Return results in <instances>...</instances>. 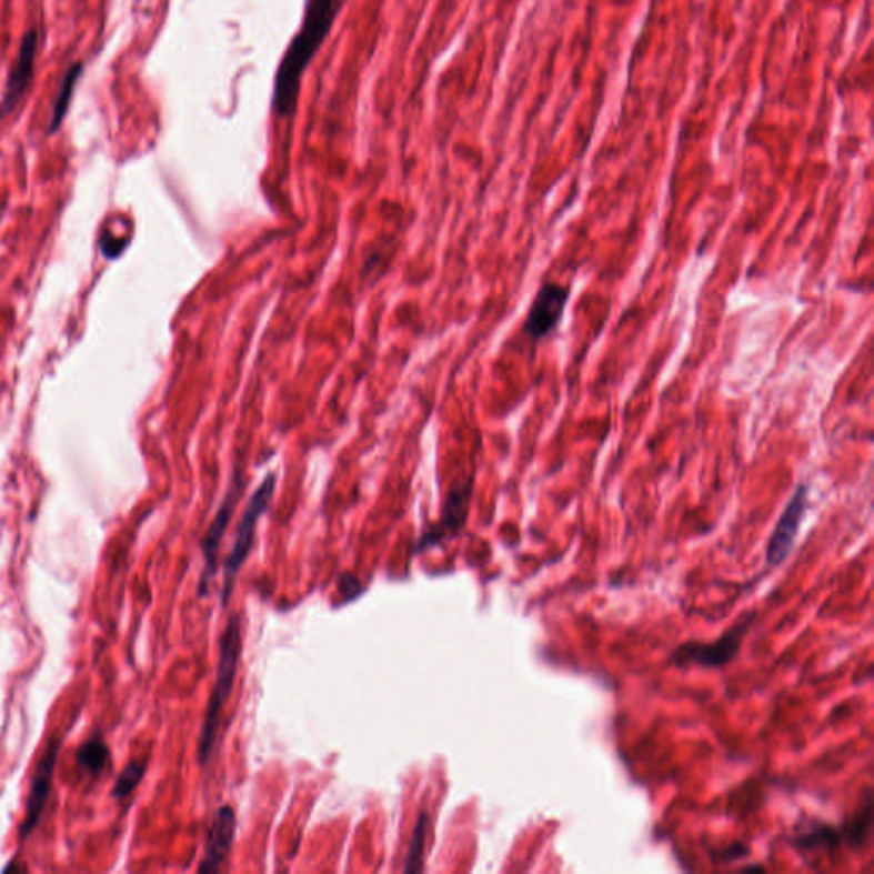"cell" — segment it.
I'll return each instance as SVG.
<instances>
[{"label": "cell", "instance_id": "cell-1", "mask_svg": "<svg viewBox=\"0 0 874 874\" xmlns=\"http://www.w3.org/2000/svg\"><path fill=\"white\" fill-rule=\"evenodd\" d=\"M339 11V0H310L303 27L295 34L291 47L279 66L273 88V111L279 117L294 113L301 79L308 63L329 34Z\"/></svg>", "mask_w": 874, "mask_h": 874}, {"label": "cell", "instance_id": "cell-2", "mask_svg": "<svg viewBox=\"0 0 874 874\" xmlns=\"http://www.w3.org/2000/svg\"><path fill=\"white\" fill-rule=\"evenodd\" d=\"M241 647H243L241 644V616L240 613H233L229 616L228 624L222 632L218 675H215L214 690L209 699L205 721H203L202 733H200L199 759L202 765H205L214 753L219 724H221V712L225 702L229 701V695L233 692Z\"/></svg>", "mask_w": 874, "mask_h": 874}, {"label": "cell", "instance_id": "cell-3", "mask_svg": "<svg viewBox=\"0 0 874 874\" xmlns=\"http://www.w3.org/2000/svg\"><path fill=\"white\" fill-rule=\"evenodd\" d=\"M273 491H275V475L265 476L260 488L257 489L255 494H253V498L248 502L243 516H241L233 550H231V554H229L228 561H225L224 587H222V603H224V605H228L229 596L233 593L238 572L243 567L244 561H247L248 555H250L251 546H253V539H255L257 524H259L260 516L269 510L270 502H272L273 498Z\"/></svg>", "mask_w": 874, "mask_h": 874}, {"label": "cell", "instance_id": "cell-4", "mask_svg": "<svg viewBox=\"0 0 874 874\" xmlns=\"http://www.w3.org/2000/svg\"><path fill=\"white\" fill-rule=\"evenodd\" d=\"M753 619H755L753 613H746L726 634L721 635L712 644H701V642L683 644L672 654V663L676 666L694 663L704 669H723L739 654L743 639L752 627Z\"/></svg>", "mask_w": 874, "mask_h": 874}, {"label": "cell", "instance_id": "cell-5", "mask_svg": "<svg viewBox=\"0 0 874 874\" xmlns=\"http://www.w3.org/2000/svg\"><path fill=\"white\" fill-rule=\"evenodd\" d=\"M59 752L60 739H53L47 745L40 762H38L37 771H34L33 778H31L30 794H28L27 815H24L21 828H19V838L21 841H27L30 837L31 832L37 828L41 815H43L44 806H47V801H49L50 793H52L53 774H56Z\"/></svg>", "mask_w": 874, "mask_h": 874}, {"label": "cell", "instance_id": "cell-6", "mask_svg": "<svg viewBox=\"0 0 874 874\" xmlns=\"http://www.w3.org/2000/svg\"><path fill=\"white\" fill-rule=\"evenodd\" d=\"M569 301V289L555 282H545L536 292L532 308L524 320V332L533 340H542L557 329Z\"/></svg>", "mask_w": 874, "mask_h": 874}, {"label": "cell", "instance_id": "cell-7", "mask_svg": "<svg viewBox=\"0 0 874 874\" xmlns=\"http://www.w3.org/2000/svg\"><path fill=\"white\" fill-rule=\"evenodd\" d=\"M38 33L34 30L27 31L22 37L16 62L12 63L8 81H6L4 97L0 101V119H4L14 111L19 101L24 98L34 76V59H37Z\"/></svg>", "mask_w": 874, "mask_h": 874}, {"label": "cell", "instance_id": "cell-8", "mask_svg": "<svg viewBox=\"0 0 874 874\" xmlns=\"http://www.w3.org/2000/svg\"><path fill=\"white\" fill-rule=\"evenodd\" d=\"M806 494H808L806 488L800 485L791 501L787 502L786 510L778 518L777 526H775L774 533L768 540V564H782L790 555L794 540H796L797 532H800L801 520H803L804 511H806Z\"/></svg>", "mask_w": 874, "mask_h": 874}, {"label": "cell", "instance_id": "cell-9", "mask_svg": "<svg viewBox=\"0 0 874 874\" xmlns=\"http://www.w3.org/2000/svg\"><path fill=\"white\" fill-rule=\"evenodd\" d=\"M237 831V813L231 806H221L212 820L211 831L207 835L205 854L200 873H218L225 863Z\"/></svg>", "mask_w": 874, "mask_h": 874}, {"label": "cell", "instance_id": "cell-10", "mask_svg": "<svg viewBox=\"0 0 874 874\" xmlns=\"http://www.w3.org/2000/svg\"><path fill=\"white\" fill-rule=\"evenodd\" d=\"M241 489L238 484L231 485L228 495L222 501L211 528L207 530L205 536L202 540V552L205 557V569H203L202 577H200L199 591L200 594H205L207 584L214 577L215 565H218V552L221 546L222 536L228 530L229 521L233 518L234 505H237L238 498H240Z\"/></svg>", "mask_w": 874, "mask_h": 874}, {"label": "cell", "instance_id": "cell-11", "mask_svg": "<svg viewBox=\"0 0 874 874\" xmlns=\"http://www.w3.org/2000/svg\"><path fill=\"white\" fill-rule=\"evenodd\" d=\"M470 498H472V480L465 484H456L451 489L446 502H444L440 533H456L463 526L466 513H469Z\"/></svg>", "mask_w": 874, "mask_h": 874}, {"label": "cell", "instance_id": "cell-12", "mask_svg": "<svg viewBox=\"0 0 874 874\" xmlns=\"http://www.w3.org/2000/svg\"><path fill=\"white\" fill-rule=\"evenodd\" d=\"M81 76L82 62L72 63V66L69 67V71L63 76L62 82H60L59 86V91H57L56 101H53L52 117H50V133L57 132L60 125H62L67 111H69V104H71L72 97H74L76 84H78Z\"/></svg>", "mask_w": 874, "mask_h": 874}, {"label": "cell", "instance_id": "cell-13", "mask_svg": "<svg viewBox=\"0 0 874 874\" xmlns=\"http://www.w3.org/2000/svg\"><path fill=\"white\" fill-rule=\"evenodd\" d=\"M108 761H110V749L101 736L86 740L76 753L78 767L93 777H98L107 768Z\"/></svg>", "mask_w": 874, "mask_h": 874}, {"label": "cell", "instance_id": "cell-14", "mask_svg": "<svg viewBox=\"0 0 874 874\" xmlns=\"http://www.w3.org/2000/svg\"><path fill=\"white\" fill-rule=\"evenodd\" d=\"M871 820H873V803H871V794L866 793L863 806H860L857 812L845 822L841 831L842 837L851 847H863L864 842L870 837Z\"/></svg>", "mask_w": 874, "mask_h": 874}, {"label": "cell", "instance_id": "cell-15", "mask_svg": "<svg viewBox=\"0 0 874 874\" xmlns=\"http://www.w3.org/2000/svg\"><path fill=\"white\" fill-rule=\"evenodd\" d=\"M429 815L422 812L419 815L415 828H413L412 841L409 844V853L405 857V873H419L422 871V860H424V845L428 838Z\"/></svg>", "mask_w": 874, "mask_h": 874}, {"label": "cell", "instance_id": "cell-16", "mask_svg": "<svg viewBox=\"0 0 874 874\" xmlns=\"http://www.w3.org/2000/svg\"><path fill=\"white\" fill-rule=\"evenodd\" d=\"M841 832L835 831L832 826L822 825V823L818 825V823H816L813 828L803 832V834L796 838V845L797 847L806 848V851H813V848L820 847H835V845L841 842Z\"/></svg>", "mask_w": 874, "mask_h": 874}, {"label": "cell", "instance_id": "cell-17", "mask_svg": "<svg viewBox=\"0 0 874 874\" xmlns=\"http://www.w3.org/2000/svg\"><path fill=\"white\" fill-rule=\"evenodd\" d=\"M145 771H148V761H132L125 768H123L122 774L119 775L117 782H114L113 790H111V794L117 800H123V797L130 796L139 786V782L142 781L144 777Z\"/></svg>", "mask_w": 874, "mask_h": 874}]
</instances>
